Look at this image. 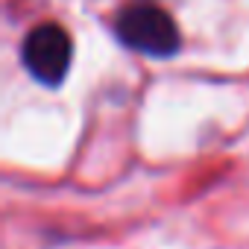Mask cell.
<instances>
[{
    "label": "cell",
    "mask_w": 249,
    "mask_h": 249,
    "mask_svg": "<svg viewBox=\"0 0 249 249\" xmlns=\"http://www.w3.org/2000/svg\"><path fill=\"white\" fill-rule=\"evenodd\" d=\"M114 30H117V38L129 50H138L144 56H173L182 41L176 21L153 3L126 6L117 15Z\"/></svg>",
    "instance_id": "1"
},
{
    "label": "cell",
    "mask_w": 249,
    "mask_h": 249,
    "mask_svg": "<svg viewBox=\"0 0 249 249\" xmlns=\"http://www.w3.org/2000/svg\"><path fill=\"white\" fill-rule=\"evenodd\" d=\"M73 59V44L59 24H38L21 44V62L41 85H62Z\"/></svg>",
    "instance_id": "2"
}]
</instances>
